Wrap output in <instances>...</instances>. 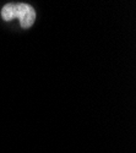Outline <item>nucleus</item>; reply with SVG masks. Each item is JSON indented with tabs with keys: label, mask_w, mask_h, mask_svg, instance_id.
<instances>
[{
	"label": "nucleus",
	"mask_w": 136,
	"mask_h": 153,
	"mask_svg": "<svg viewBox=\"0 0 136 153\" xmlns=\"http://www.w3.org/2000/svg\"><path fill=\"white\" fill-rule=\"evenodd\" d=\"M16 7V17L20 19V23L23 28L31 27L36 20V12L33 7L27 4H15Z\"/></svg>",
	"instance_id": "f257e3e1"
},
{
	"label": "nucleus",
	"mask_w": 136,
	"mask_h": 153,
	"mask_svg": "<svg viewBox=\"0 0 136 153\" xmlns=\"http://www.w3.org/2000/svg\"><path fill=\"white\" fill-rule=\"evenodd\" d=\"M1 16L5 21H10L14 17H16V7H15V4H7L3 7V11H1Z\"/></svg>",
	"instance_id": "f03ea898"
}]
</instances>
